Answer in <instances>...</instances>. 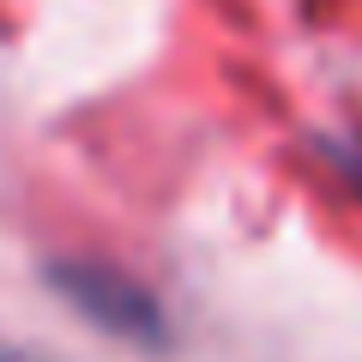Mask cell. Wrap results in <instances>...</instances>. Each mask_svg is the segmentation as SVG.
Instances as JSON below:
<instances>
[{"instance_id": "7a4b0ae2", "label": "cell", "mask_w": 362, "mask_h": 362, "mask_svg": "<svg viewBox=\"0 0 362 362\" xmlns=\"http://www.w3.org/2000/svg\"><path fill=\"white\" fill-rule=\"evenodd\" d=\"M326 151H332V163L356 181V194H362V145H326Z\"/></svg>"}, {"instance_id": "3957f363", "label": "cell", "mask_w": 362, "mask_h": 362, "mask_svg": "<svg viewBox=\"0 0 362 362\" xmlns=\"http://www.w3.org/2000/svg\"><path fill=\"white\" fill-rule=\"evenodd\" d=\"M0 362H49L42 350H25V344H13V338H0Z\"/></svg>"}, {"instance_id": "6da1fadb", "label": "cell", "mask_w": 362, "mask_h": 362, "mask_svg": "<svg viewBox=\"0 0 362 362\" xmlns=\"http://www.w3.org/2000/svg\"><path fill=\"white\" fill-rule=\"evenodd\" d=\"M42 278H49V290L78 314V320L103 326L121 344H139V350H163L169 344L163 302H157L139 278H127L121 266H103V259H49Z\"/></svg>"}]
</instances>
